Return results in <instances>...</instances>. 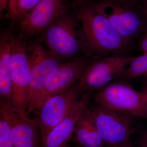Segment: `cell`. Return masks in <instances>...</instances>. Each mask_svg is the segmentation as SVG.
I'll return each mask as SVG.
<instances>
[{
	"mask_svg": "<svg viewBox=\"0 0 147 147\" xmlns=\"http://www.w3.org/2000/svg\"><path fill=\"white\" fill-rule=\"evenodd\" d=\"M84 37L85 56L92 59L130 54L135 45L126 41L92 0H71Z\"/></svg>",
	"mask_w": 147,
	"mask_h": 147,
	"instance_id": "6da1fadb",
	"label": "cell"
},
{
	"mask_svg": "<svg viewBox=\"0 0 147 147\" xmlns=\"http://www.w3.org/2000/svg\"><path fill=\"white\" fill-rule=\"evenodd\" d=\"M38 36V41L61 61L85 55L82 27L71 6Z\"/></svg>",
	"mask_w": 147,
	"mask_h": 147,
	"instance_id": "7a4b0ae2",
	"label": "cell"
},
{
	"mask_svg": "<svg viewBox=\"0 0 147 147\" xmlns=\"http://www.w3.org/2000/svg\"><path fill=\"white\" fill-rule=\"evenodd\" d=\"M126 41L136 45L147 32V24L139 7V0H92Z\"/></svg>",
	"mask_w": 147,
	"mask_h": 147,
	"instance_id": "3957f363",
	"label": "cell"
},
{
	"mask_svg": "<svg viewBox=\"0 0 147 147\" xmlns=\"http://www.w3.org/2000/svg\"><path fill=\"white\" fill-rule=\"evenodd\" d=\"M30 67V96L27 114L36 110L37 102L62 61L34 40L26 46Z\"/></svg>",
	"mask_w": 147,
	"mask_h": 147,
	"instance_id": "277c9868",
	"label": "cell"
},
{
	"mask_svg": "<svg viewBox=\"0 0 147 147\" xmlns=\"http://www.w3.org/2000/svg\"><path fill=\"white\" fill-rule=\"evenodd\" d=\"M97 103L132 117L147 118V107L142 92L130 84L116 80L97 91Z\"/></svg>",
	"mask_w": 147,
	"mask_h": 147,
	"instance_id": "5b68a950",
	"label": "cell"
},
{
	"mask_svg": "<svg viewBox=\"0 0 147 147\" xmlns=\"http://www.w3.org/2000/svg\"><path fill=\"white\" fill-rule=\"evenodd\" d=\"M134 57L122 54L93 59L77 84L84 92H96L115 80L122 79Z\"/></svg>",
	"mask_w": 147,
	"mask_h": 147,
	"instance_id": "8992f818",
	"label": "cell"
},
{
	"mask_svg": "<svg viewBox=\"0 0 147 147\" xmlns=\"http://www.w3.org/2000/svg\"><path fill=\"white\" fill-rule=\"evenodd\" d=\"M27 44L19 35H12L11 71L12 93L10 105L24 116L30 96V67Z\"/></svg>",
	"mask_w": 147,
	"mask_h": 147,
	"instance_id": "52a82bcc",
	"label": "cell"
},
{
	"mask_svg": "<svg viewBox=\"0 0 147 147\" xmlns=\"http://www.w3.org/2000/svg\"><path fill=\"white\" fill-rule=\"evenodd\" d=\"M88 111L105 146L118 147L129 141L134 127L132 117L98 103Z\"/></svg>",
	"mask_w": 147,
	"mask_h": 147,
	"instance_id": "ba28073f",
	"label": "cell"
},
{
	"mask_svg": "<svg viewBox=\"0 0 147 147\" xmlns=\"http://www.w3.org/2000/svg\"><path fill=\"white\" fill-rule=\"evenodd\" d=\"M84 90L77 83L65 91L50 96L40 107L37 120L40 142L67 115L82 96Z\"/></svg>",
	"mask_w": 147,
	"mask_h": 147,
	"instance_id": "9c48e42d",
	"label": "cell"
},
{
	"mask_svg": "<svg viewBox=\"0 0 147 147\" xmlns=\"http://www.w3.org/2000/svg\"><path fill=\"white\" fill-rule=\"evenodd\" d=\"M70 0H40L18 21L19 35L24 40L38 35L71 7Z\"/></svg>",
	"mask_w": 147,
	"mask_h": 147,
	"instance_id": "30bf717a",
	"label": "cell"
},
{
	"mask_svg": "<svg viewBox=\"0 0 147 147\" xmlns=\"http://www.w3.org/2000/svg\"><path fill=\"white\" fill-rule=\"evenodd\" d=\"M92 59L84 55L61 64L38 98L36 110L48 98L65 91L79 82Z\"/></svg>",
	"mask_w": 147,
	"mask_h": 147,
	"instance_id": "8fae6325",
	"label": "cell"
},
{
	"mask_svg": "<svg viewBox=\"0 0 147 147\" xmlns=\"http://www.w3.org/2000/svg\"><path fill=\"white\" fill-rule=\"evenodd\" d=\"M0 114L9 123L14 147H40L36 121L23 115L5 102H1Z\"/></svg>",
	"mask_w": 147,
	"mask_h": 147,
	"instance_id": "7c38bea8",
	"label": "cell"
},
{
	"mask_svg": "<svg viewBox=\"0 0 147 147\" xmlns=\"http://www.w3.org/2000/svg\"><path fill=\"white\" fill-rule=\"evenodd\" d=\"M90 98L84 94L62 120L41 141L40 147H66L71 137L78 122L88 109Z\"/></svg>",
	"mask_w": 147,
	"mask_h": 147,
	"instance_id": "4fadbf2b",
	"label": "cell"
},
{
	"mask_svg": "<svg viewBox=\"0 0 147 147\" xmlns=\"http://www.w3.org/2000/svg\"><path fill=\"white\" fill-rule=\"evenodd\" d=\"M11 26L1 35L0 39V94L10 104L12 93L11 58L13 32Z\"/></svg>",
	"mask_w": 147,
	"mask_h": 147,
	"instance_id": "5bb4252c",
	"label": "cell"
},
{
	"mask_svg": "<svg viewBox=\"0 0 147 147\" xmlns=\"http://www.w3.org/2000/svg\"><path fill=\"white\" fill-rule=\"evenodd\" d=\"M88 109L76 125L74 133L75 140L81 147H105Z\"/></svg>",
	"mask_w": 147,
	"mask_h": 147,
	"instance_id": "9a60e30c",
	"label": "cell"
},
{
	"mask_svg": "<svg viewBox=\"0 0 147 147\" xmlns=\"http://www.w3.org/2000/svg\"><path fill=\"white\" fill-rule=\"evenodd\" d=\"M122 79L127 80L147 79V54L134 56Z\"/></svg>",
	"mask_w": 147,
	"mask_h": 147,
	"instance_id": "2e32d148",
	"label": "cell"
},
{
	"mask_svg": "<svg viewBox=\"0 0 147 147\" xmlns=\"http://www.w3.org/2000/svg\"><path fill=\"white\" fill-rule=\"evenodd\" d=\"M0 147H15L10 125L1 114H0Z\"/></svg>",
	"mask_w": 147,
	"mask_h": 147,
	"instance_id": "e0dca14e",
	"label": "cell"
},
{
	"mask_svg": "<svg viewBox=\"0 0 147 147\" xmlns=\"http://www.w3.org/2000/svg\"><path fill=\"white\" fill-rule=\"evenodd\" d=\"M40 0H18L16 3L15 22H18L39 2Z\"/></svg>",
	"mask_w": 147,
	"mask_h": 147,
	"instance_id": "ac0fdd59",
	"label": "cell"
},
{
	"mask_svg": "<svg viewBox=\"0 0 147 147\" xmlns=\"http://www.w3.org/2000/svg\"><path fill=\"white\" fill-rule=\"evenodd\" d=\"M18 0H9L8 4V16L11 20V26H13L15 22V13L16 3Z\"/></svg>",
	"mask_w": 147,
	"mask_h": 147,
	"instance_id": "d6986e66",
	"label": "cell"
},
{
	"mask_svg": "<svg viewBox=\"0 0 147 147\" xmlns=\"http://www.w3.org/2000/svg\"><path fill=\"white\" fill-rule=\"evenodd\" d=\"M137 42L142 53L147 54V32L140 37Z\"/></svg>",
	"mask_w": 147,
	"mask_h": 147,
	"instance_id": "ffe728a7",
	"label": "cell"
},
{
	"mask_svg": "<svg viewBox=\"0 0 147 147\" xmlns=\"http://www.w3.org/2000/svg\"><path fill=\"white\" fill-rule=\"evenodd\" d=\"M138 144L139 147H147V128L139 136Z\"/></svg>",
	"mask_w": 147,
	"mask_h": 147,
	"instance_id": "44dd1931",
	"label": "cell"
},
{
	"mask_svg": "<svg viewBox=\"0 0 147 147\" xmlns=\"http://www.w3.org/2000/svg\"><path fill=\"white\" fill-rule=\"evenodd\" d=\"M139 7L147 24V0H139Z\"/></svg>",
	"mask_w": 147,
	"mask_h": 147,
	"instance_id": "7402d4cb",
	"label": "cell"
},
{
	"mask_svg": "<svg viewBox=\"0 0 147 147\" xmlns=\"http://www.w3.org/2000/svg\"><path fill=\"white\" fill-rule=\"evenodd\" d=\"M9 0H0V14L2 16L3 11L8 8Z\"/></svg>",
	"mask_w": 147,
	"mask_h": 147,
	"instance_id": "603a6c76",
	"label": "cell"
},
{
	"mask_svg": "<svg viewBox=\"0 0 147 147\" xmlns=\"http://www.w3.org/2000/svg\"><path fill=\"white\" fill-rule=\"evenodd\" d=\"M142 92L147 107V80L146 82L144 89V90Z\"/></svg>",
	"mask_w": 147,
	"mask_h": 147,
	"instance_id": "cb8c5ba5",
	"label": "cell"
},
{
	"mask_svg": "<svg viewBox=\"0 0 147 147\" xmlns=\"http://www.w3.org/2000/svg\"><path fill=\"white\" fill-rule=\"evenodd\" d=\"M118 147H134L133 146V145H132V144L131 142H130V140L129 141H128V142H127L125 144H124L122 145V146H119Z\"/></svg>",
	"mask_w": 147,
	"mask_h": 147,
	"instance_id": "d4e9b609",
	"label": "cell"
},
{
	"mask_svg": "<svg viewBox=\"0 0 147 147\" xmlns=\"http://www.w3.org/2000/svg\"><path fill=\"white\" fill-rule=\"evenodd\" d=\"M80 147V146H79V147Z\"/></svg>",
	"mask_w": 147,
	"mask_h": 147,
	"instance_id": "484cf974",
	"label": "cell"
}]
</instances>
